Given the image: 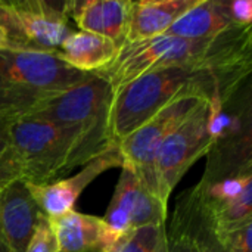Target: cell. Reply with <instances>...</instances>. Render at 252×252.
I'll list each match as a JSON object with an SVG mask.
<instances>
[{
	"label": "cell",
	"instance_id": "2",
	"mask_svg": "<svg viewBox=\"0 0 252 252\" xmlns=\"http://www.w3.org/2000/svg\"><path fill=\"white\" fill-rule=\"evenodd\" d=\"M245 77L205 65H177L145 72L114 90L109 109L112 142L118 146L182 93L199 92L223 105Z\"/></svg>",
	"mask_w": 252,
	"mask_h": 252
},
{
	"label": "cell",
	"instance_id": "10",
	"mask_svg": "<svg viewBox=\"0 0 252 252\" xmlns=\"http://www.w3.org/2000/svg\"><path fill=\"white\" fill-rule=\"evenodd\" d=\"M121 165L123 158L118 149H112L86 164L74 177L59 179L40 186L28 185V188L41 214L47 219H56L74 210V205L83 190L96 177H99L109 168Z\"/></svg>",
	"mask_w": 252,
	"mask_h": 252
},
{
	"label": "cell",
	"instance_id": "14",
	"mask_svg": "<svg viewBox=\"0 0 252 252\" xmlns=\"http://www.w3.org/2000/svg\"><path fill=\"white\" fill-rule=\"evenodd\" d=\"M235 28L242 27L235 21L230 1L198 0L165 34L190 40H210Z\"/></svg>",
	"mask_w": 252,
	"mask_h": 252
},
{
	"label": "cell",
	"instance_id": "7",
	"mask_svg": "<svg viewBox=\"0 0 252 252\" xmlns=\"http://www.w3.org/2000/svg\"><path fill=\"white\" fill-rule=\"evenodd\" d=\"M63 12L43 0L0 1V32L6 49L58 52L72 32Z\"/></svg>",
	"mask_w": 252,
	"mask_h": 252
},
{
	"label": "cell",
	"instance_id": "23",
	"mask_svg": "<svg viewBox=\"0 0 252 252\" xmlns=\"http://www.w3.org/2000/svg\"><path fill=\"white\" fill-rule=\"evenodd\" d=\"M3 47H4V38H3V35L0 32V49H3Z\"/></svg>",
	"mask_w": 252,
	"mask_h": 252
},
{
	"label": "cell",
	"instance_id": "8",
	"mask_svg": "<svg viewBox=\"0 0 252 252\" xmlns=\"http://www.w3.org/2000/svg\"><path fill=\"white\" fill-rule=\"evenodd\" d=\"M210 99L199 92H186L173 99L151 120L128 134L118 145L123 164L133 168L142 182L157 195L154 164L159 146L167 136L180 126L189 114L204 100ZM158 198V196H157Z\"/></svg>",
	"mask_w": 252,
	"mask_h": 252
},
{
	"label": "cell",
	"instance_id": "6",
	"mask_svg": "<svg viewBox=\"0 0 252 252\" xmlns=\"http://www.w3.org/2000/svg\"><path fill=\"white\" fill-rule=\"evenodd\" d=\"M9 151L21 179L28 185H46L66 176L69 148L59 130L46 120L28 115L7 124Z\"/></svg>",
	"mask_w": 252,
	"mask_h": 252
},
{
	"label": "cell",
	"instance_id": "4",
	"mask_svg": "<svg viewBox=\"0 0 252 252\" xmlns=\"http://www.w3.org/2000/svg\"><path fill=\"white\" fill-rule=\"evenodd\" d=\"M90 74L69 66L58 52L0 49V118L32 114Z\"/></svg>",
	"mask_w": 252,
	"mask_h": 252
},
{
	"label": "cell",
	"instance_id": "19",
	"mask_svg": "<svg viewBox=\"0 0 252 252\" xmlns=\"http://www.w3.org/2000/svg\"><path fill=\"white\" fill-rule=\"evenodd\" d=\"M15 179H21V170L15 157L7 148V151L0 154V190Z\"/></svg>",
	"mask_w": 252,
	"mask_h": 252
},
{
	"label": "cell",
	"instance_id": "11",
	"mask_svg": "<svg viewBox=\"0 0 252 252\" xmlns=\"http://www.w3.org/2000/svg\"><path fill=\"white\" fill-rule=\"evenodd\" d=\"M41 216L25 180L15 179L0 190V232L10 252H25Z\"/></svg>",
	"mask_w": 252,
	"mask_h": 252
},
{
	"label": "cell",
	"instance_id": "22",
	"mask_svg": "<svg viewBox=\"0 0 252 252\" xmlns=\"http://www.w3.org/2000/svg\"><path fill=\"white\" fill-rule=\"evenodd\" d=\"M0 252H10L9 247L6 245V242H4V239H3L1 232H0Z\"/></svg>",
	"mask_w": 252,
	"mask_h": 252
},
{
	"label": "cell",
	"instance_id": "12",
	"mask_svg": "<svg viewBox=\"0 0 252 252\" xmlns=\"http://www.w3.org/2000/svg\"><path fill=\"white\" fill-rule=\"evenodd\" d=\"M131 3L130 0L66 1L63 3V12L80 31L103 35L121 49L126 44Z\"/></svg>",
	"mask_w": 252,
	"mask_h": 252
},
{
	"label": "cell",
	"instance_id": "13",
	"mask_svg": "<svg viewBox=\"0 0 252 252\" xmlns=\"http://www.w3.org/2000/svg\"><path fill=\"white\" fill-rule=\"evenodd\" d=\"M49 223L55 232L59 252H106L120 238L103 219L74 210L49 219Z\"/></svg>",
	"mask_w": 252,
	"mask_h": 252
},
{
	"label": "cell",
	"instance_id": "17",
	"mask_svg": "<svg viewBox=\"0 0 252 252\" xmlns=\"http://www.w3.org/2000/svg\"><path fill=\"white\" fill-rule=\"evenodd\" d=\"M106 252H168L165 224L130 230L120 236Z\"/></svg>",
	"mask_w": 252,
	"mask_h": 252
},
{
	"label": "cell",
	"instance_id": "9",
	"mask_svg": "<svg viewBox=\"0 0 252 252\" xmlns=\"http://www.w3.org/2000/svg\"><path fill=\"white\" fill-rule=\"evenodd\" d=\"M168 210L164 208L157 195L142 182L128 165H121V176L103 220L118 235L145 227L164 226Z\"/></svg>",
	"mask_w": 252,
	"mask_h": 252
},
{
	"label": "cell",
	"instance_id": "21",
	"mask_svg": "<svg viewBox=\"0 0 252 252\" xmlns=\"http://www.w3.org/2000/svg\"><path fill=\"white\" fill-rule=\"evenodd\" d=\"M7 124L9 121L0 118V154L7 151L9 143H7Z\"/></svg>",
	"mask_w": 252,
	"mask_h": 252
},
{
	"label": "cell",
	"instance_id": "5",
	"mask_svg": "<svg viewBox=\"0 0 252 252\" xmlns=\"http://www.w3.org/2000/svg\"><path fill=\"white\" fill-rule=\"evenodd\" d=\"M221 105L204 99L189 117L177 126L158 149L154 176L157 196L168 210V199L186 171L208 154L219 136L217 118Z\"/></svg>",
	"mask_w": 252,
	"mask_h": 252
},
{
	"label": "cell",
	"instance_id": "18",
	"mask_svg": "<svg viewBox=\"0 0 252 252\" xmlns=\"http://www.w3.org/2000/svg\"><path fill=\"white\" fill-rule=\"evenodd\" d=\"M25 252H59L55 232L46 216H41Z\"/></svg>",
	"mask_w": 252,
	"mask_h": 252
},
{
	"label": "cell",
	"instance_id": "3",
	"mask_svg": "<svg viewBox=\"0 0 252 252\" xmlns=\"http://www.w3.org/2000/svg\"><path fill=\"white\" fill-rule=\"evenodd\" d=\"M112 94L114 90L106 80L90 74L80 84L30 114L53 124L66 140L69 148L66 174L118 149L109 131Z\"/></svg>",
	"mask_w": 252,
	"mask_h": 252
},
{
	"label": "cell",
	"instance_id": "15",
	"mask_svg": "<svg viewBox=\"0 0 252 252\" xmlns=\"http://www.w3.org/2000/svg\"><path fill=\"white\" fill-rule=\"evenodd\" d=\"M198 0H140L131 3L126 43L162 35Z\"/></svg>",
	"mask_w": 252,
	"mask_h": 252
},
{
	"label": "cell",
	"instance_id": "1",
	"mask_svg": "<svg viewBox=\"0 0 252 252\" xmlns=\"http://www.w3.org/2000/svg\"><path fill=\"white\" fill-rule=\"evenodd\" d=\"M251 27L235 28L216 38L190 40L162 34L154 38L126 43L115 59L94 72L112 90L139 75L167 66L205 65L248 75L251 69Z\"/></svg>",
	"mask_w": 252,
	"mask_h": 252
},
{
	"label": "cell",
	"instance_id": "20",
	"mask_svg": "<svg viewBox=\"0 0 252 252\" xmlns=\"http://www.w3.org/2000/svg\"><path fill=\"white\" fill-rule=\"evenodd\" d=\"M232 13L239 27L248 28L252 24V1L251 0H236L230 1Z\"/></svg>",
	"mask_w": 252,
	"mask_h": 252
},
{
	"label": "cell",
	"instance_id": "16",
	"mask_svg": "<svg viewBox=\"0 0 252 252\" xmlns=\"http://www.w3.org/2000/svg\"><path fill=\"white\" fill-rule=\"evenodd\" d=\"M118 50L117 44L103 35L72 31L63 40L58 53L69 66L81 72L94 74L108 66L115 59Z\"/></svg>",
	"mask_w": 252,
	"mask_h": 252
}]
</instances>
